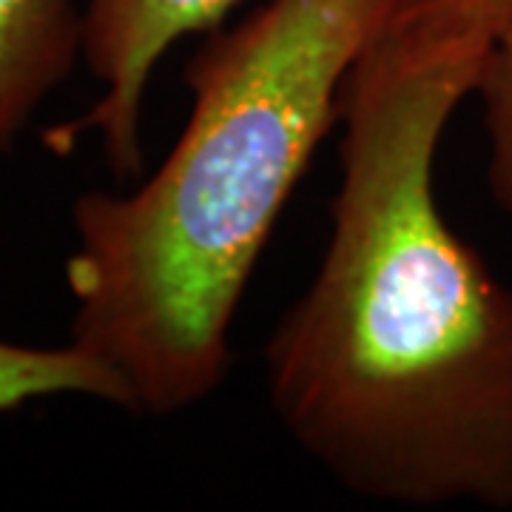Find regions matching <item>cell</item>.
I'll use <instances>...</instances> for the list:
<instances>
[{
    "instance_id": "obj_1",
    "label": "cell",
    "mask_w": 512,
    "mask_h": 512,
    "mask_svg": "<svg viewBox=\"0 0 512 512\" xmlns=\"http://www.w3.org/2000/svg\"><path fill=\"white\" fill-rule=\"evenodd\" d=\"M481 63L413 55L384 29L339 97L333 231L274 330L279 424L350 493L512 510V288L441 214V131Z\"/></svg>"
},
{
    "instance_id": "obj_2",
    "label": "cell",
    "mask_w": 512,
    "mask_h": 512,
    "mask_svg": "<svg viewBox=\"0 0 512 512\" xmlns=\"http://www.w3.org/2000/svg\"><path fill=\"white\" fill-rule=\"evenodd\" d=\"M402 0H268L188 63L191 117L134 194L74 202L77 345L171 416L211 396L256 259Z\"/></svg>"
},
{
    "instance_id": "obj_3",
    "label": "cell",
    "mask_w": 512,
    "mask_h": 512,
    "mask_svg": "<svg viewBox=\"0 0 512 512\" xmlns=\"http://www.w3.org/2000/svg\"><path fill=\"white\" fill-rule=\"evenodd\" d=\"M83 60L100 80L103 97L72 126L100 131L103 151L117 177H134L143 165V100L157 60L185 35L214 29L237 0H80Z\"/></svg>"
},
{
    "instance_id": "obj_4",
    "label": "cell",
    "mask_w": 512,
    "mask_h": 512,
    "mask_svg": "<svg viewBox=\"0 0 512 512\" xmlns=\"http://www.w3.org/2000/svg\"><path fill=\"white\" fill-rule=\"evenodd\" d=\"M83 55L80 0H0V151Z\"/></svg>"
},
{
    "instance_id": "obj_5",
    "label": "cell",
    "mask_w": 512,
    "mask_h": 512,
    "mask_svg": "<svg viewBox=\"0 0 512 512\" xmlns=\"http://www.w3.org/2000/svg\"><path fill=\"white\" fill-rule=\"evenodd\" d=\"M63 393L92 396L134 410L126 379L83 345L23 348L0 339V413Z\"/></svg>"
},
{
    "instance_id": "obj_6",
    "label": "cell",
    "mask_w": 512,
    "mask_h": 512,
    "mask_svg": "<svg viewBox=\"0 0 512 512\" xmlns=\"http://www.w3.org/2000/svg\"><path fill=\"white\" fill-rule=\"evenodd\" d=\"M512 26V0H402L387 32L410 52L481 63Z\"/></svg>"
},
{
    "instance_id": "obj_7",
    "label": "cell",
    "mask_w": 512,
    "mask_h": 512,
    "mask_svg": "<svg viewBox=\"0 0 512 512\" xmlns=\"http://www.w3.org/2000/svg\"><path fill=\"white\" fill-rule=\"evenodd\" d=\"M473 94L481 100L490 143L487 185L498 208L512 217V26L501 32L484 55Z\"/></svg>"
}]
</instances>
